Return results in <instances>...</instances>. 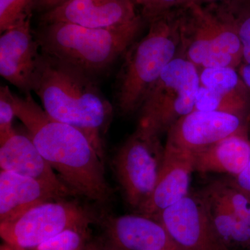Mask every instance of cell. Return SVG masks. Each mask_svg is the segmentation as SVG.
<instances>
[{
	"label": "cell",
	"instance_id": "obj_1",
	"mask_svg": "<svg viewBox=\"0 0 250 250\" xmlns=\"http://www.w3.org/2000/svg\"><path fill=\"white\" fill-rule=\"evenodd\" d=\"M14 107L36 147L73 195L100 204L111 200L104 162L83 132L50 118L31 93L14 94Z\"/></svg>",
	"mask_w": 250,
	"mask_h": 250
},
{
	"label": "cell",
	"instance_id": "obj_2",
	"mask_svg": "<svg viewBox=\"0 0 250 250\" xmlns=\"http://www.w3.org/2000/svg\"><path fill=\"white\" fill-rule=\"evenodd\" d=\"M32 92L50 118L83 132L104 162V140L113 108L96 79L41 52Z\"/></svg>",
	"mask_w": 250,
	"mask_h": 250
},
{
	"label": "cell",
	"instance_id": "obj_3",
	"mask_svg": "<svg viewBox=\"0 0 250 250\" xmlns=\"http://www.w3.org/2000/svg\"><path fill=\"white\" fill-rule=\"evenodd\" d=\"M143 18L116 29H92L65 22L40 24L34 36L41 52L97 79L110 70L139 38Z\"/></svg>",
	"mask_w": 250,
	"mask_h": 250
},
{
	"label": "cell",
	"instance_id": "obj_4",
	"mask_svg": "<svg viewBox=\"0 0 250 250\" xmlns=\"http://www.w3.org/2000/svg\"><path fill=\"white\" fill-rule=\"evenodd\" d=\"M182 8L149 23V30L123 55L117 76L116 107L123 116L139 112L148 93L166 66L178 54Z\"/></svg>",
	"mask_w": 250,
	"mask_h": 250
},
{
	"label": "cell",
	"instance_id": "obj_5",
	"mask_svg": "<svg viewBox=\"0 0 250 250\" xmlns=\"http://www.w3.org/2000/svg\"><path fill=\"white\" fill-rule=\"evenodd\" d=\"M177 56L198 68L232 67L243 62V48L232 18L221 3L182 8Z\"/></svg>",
	"mask_w": 250,
	"mask_h": 250
},
{
	"label": "cell",
	"instance_id": "obj_6",
	"mask_svg": "<svg viewBox=\"0 0 250 250\" xmlns=\"http://www.w3.org/2000/svg\"><path fill=\"white\" fill-rule=\"evenodd\" d=\"M200 71L177 56L166 66L140 108L137 128L155 136L167 133L182 117L195 109Z\"/></svg>",
	"mask_w": 250,
	"mask_h": 250
},
{
	"label": "cell",
	"instance_id": "obj_7",
	"mask_svg": "<svg viewBox=\"0 0 250 250\" xmlns=\"http://www.w3.org/2000/svg\"><path fill=\"white\" fill-rule=\"evenodd\" d=\"M164 156L160 136L137 127L117 150L112 161L113 171L126 203L135 211L152 195Z\"/></svg>",
	"mask_w": 250,
	"mask_h": 250
},
{
	"label": "cell",
	"instance_id": "obj_8",
	"mask_svg": "<svg viewBox=\"0 0 250 250\" xmlns=\"http://www.w3.org/2000/svg\"><path fill=\"white\" fill-rule=\"evenodd\" d=\"M97 218L78 202L53 200L36 206L11 221L0 223V236L5 244L27 250L69 229L89 228Z\"/></svg>",
	"mask_w": 250,
	"mask_h": 250
},
{
	"label": "cell",
	"instance_id": "obj_9",
	"mask_svg": "<svg viewBox=\"0 0 250 250\" xmlns=\"http://www.w3.org/2000/svg\"><path fill=\"white\" fill-rule=\"evenodd\" d=\"M182 250H231L208 216L200 193H189L156 216Z\"/></svg>",
	"mask_w": 250,
	"mask_h": 250
},
{
	"label": "cell",
	"instance_id": "obj_10",
	"mask_svg": "<svg viewBox=\"0 0 250 250\" xmlns=\"http://www.w3.org/2000/svg\"><path fill=\"white\" fill-rule=\"evenodd\" d=\"M106 250H182L158 220L139 213L98 215Z\"/></svg>",
	"mask_w": 250,
	"mask_h": 250
},
{
	"label": "cell",
	"instance_id": "obj_11",
	"mask_svg": "<svg viewBox=\"0 0 250 250\" xmlns=\"http://www.w3.org/2000/svg\"><path fill=\"white\" fill-rule=\"evenodd\" d=\"M135 4L134 0H69L41 14L40 24L65 22L92 29H116L143 18Z\"/></svg>",
	"mask_w": 250,
	"mask_h": 250
},
{
	"label": "cell",
	"instance_id": "obj_12",
	"mask_svg": "<svg viewBox=\"0 0 250 250\" xmlns=\"http://www.w3.org/2000/svg\"><path fill=\"white\" fill-rule=\"evenodd\" d=\"M250 125V121L230 113L193 111L171 126L167 132L166 144L195 152Z\"/></svg>",
	"mask_w": 250,
	"mask_h": 250
},
{
	"label": "cell",
	"instance_id": "obj_13",
	"mask_svg": "<svg viewBox=\"0 0 250 250\" xmlns=\"http://www.w3.org/2000/svg\"><path fill=\"white\" fill-rule=\"evenodd\" d=\"M40 55L31 19L1 33L0 75L24 95L32 92Z\"/></svg>",
	"mask_w": 250,
	"mask_h": 250
},
{
	"label": "cell",
	"instance_id": "obj_14",
	"mask_svg": "<svg viewBox=\"0 0 250 250\" xmlns=\"http://www.w3.org/2000/svg\"><path fill=\"white\" fill-rule=\"evenodd\" d=\"M194 154L166 144L164 160L155 188L136 213L155 218L164 210L190 193Z\"/></svg>",
	"mask_w": 250,
	"mask_h": 250
},
{
	"label": "cell",
	"instance_id": "obj_15",
	"mask_svg": "<svg viewBox=\"0 0 250 250\" xmlns=\"http://www.w3.org/2000/svg\"><path fill=\"white\" fill-rule=\"evenodd\" d=\"M72 195L45 182L1 170L0 223L11 221L36 206Z\"/></svg>",
	"mask_w": 250,
	"mask_h": 250
},
{
	"label": "cell",
	"instance_id": "obj_16",
	"mask_svg": "<svg viewBox=\"0 0 250 250\" xmlns=\"http://www.w3.org/2000/svg\"><path fill=\"white\" fill-rule=\"evenodd\" d=\"M0 167L1 170L45 182L73 195L39 152L29 134H20L15 130L0 143Z\"/></svg>",
	"mask_w": 250,
	"mask_h": 250
},
{
	"label": "cell",
	"instance_id": "obj_17",
	"mask_svg": "<svg viewBox=\"0 0 250 250\" xmlns=\"http://www.w3.org/2000/svg\"><path fill=\"white\" fill-rule=\"evenodd\" d=\"M250 126L194 154L195 172L219 173L236 177L250 158Z\"/></svg>",
	"mask_w": 250,
	"mask_h": 250
},
{
	"label": "cell",
	"instance_id": "obj_18",
	"mask_svg": "<svg viewBox=\"0 0 250 250\" xmlns=\"http://www.w3.org/2000/svg\"><path fill=\"white\" fill-rule=\"evenodd\" d=\"M219 236L230 250L250 248V226L237 216L207 185L199 191Z\"/></svg>",
	"mask_w": 250,
	"mask_h": 250
},
{
	"label": "cell",
	"instance_id": "obj_19",
	"mask_svg": "<svg viewBox=\"0 0 250 250\" xmlns=\"http://www.w3.org/2000/svg\"><path fill=\"white\" fill-rule=\"evenodd\" d=\"M194 111L223 112L250 122V92L226 93L200 85Z\"/></svg>",
	"mask_w": 250,
	"mask_h": 250
},
{
	"label": "cell",
	"instance_id": "obj_20",
	"mask_svg": "<svg viewBox=\"0 0 250 250\" xmlns=\"http://www.w3.org/2000/svg\"><path fill=\"white\" fill-rule=\"evenodd\" d=\"M200 85L226 93L250 92L243 83L238 68L232 67H207L200 71Z\"/></svg>",
	"mask_w": 250,
	"mask_h": 250
},
{
	"label": "cell",
	"instance_id": "obj_21",
	"mask_svg": "<svg viewBox=\"0 0 250 250\" xmlns=\"http://www.w3.org/2000/svg\"><path fill=\"white\" fill-rule=\"evenodd\" d=\"M232 18L243 48V62H250V0H225L221 2Z\"/></svg>",
	"mask_w": 250,
	"mask_h": 250
},
{
	"label": "cell",
	"instance_id": "obj_22",
	"mask_svg": "<svg viewBox=\"0 0 250 250\" xmlns=\"http://www.w3.org/2000/svg\"><path fill=\"white\" fill-rule=\"evenodd\" d=\"M208 185L237 216L250 226L249 197L231 185L227 178L213 181Z\"/></svg>",
	"mask_w": 250,
	"mask_h": 250
},
{
	"label": "cell",
	"instance_id": "obj_23",
	"mask_svg": "<svg viewBox=\"0 0 250 250\" xmlns=\"http://www.w3.org/2000/svg\"><path fill=\"white\" fill-rule=\"evenodd\" d=\"M89 228L69 229L27 250H86Z\"/></svg>",
	"mask_w": 250,
	"mask_h": 250
},
{
	"label": "cell",
	"instance_id": "obj_24",
	"mask_svg": "<svg viewBox=\"0 0 250 250\" xmlns=\"http://www.w3.org/2000/svg\"><path fill=\"white\" fill-rule=\"evenodd\" d=\"M35 0H0V32L31 19Z\"/></svg>",
	"mask_w": 250,
	"mask_h": 250
},
{
	"label": "cell",
	"instance_id": "obj_25",
	"mask_svg": "<svg viewBox=\"0 0 250 250\" xmlns=\"http://www.w3.org/2000/svg\"><path fill=\"white\" fill-rule=\"evenodd\" d=\"M16 117L14 107V94L7 85L0 87V143L9 138L15 129L13 121Z\"/></svg>",
	"mask_w": 250,
	"mask_h": 250
},
{
	"label": "cell",
	"instance_id": "obj_26",
	"mask_svg": "<svg viewBox=\"0 0 250 250\" xmlns=\"http://www.w3.org/2000/svg\"><path fill=\"white\" fill-rule=\"evenodd\" d=\"M141 8L145 22H152L166 13L181 8L182 0H134Z\"/></svg>",
	"mask_w": 250,
	"mask_h": 250
},
{
	"label": "cell",
	"instance_id": "obj_27",
	"mask_svg": "<svg viewBox=\"0 0 250 250\" xmlns=\"http://www.w3.org/2000/svg\"><path fill=\"white\" fill-rule=\"evenodd\" d=\"M228 180L231 185L241 190L250 198V158L248 164L241 173L236 177H229Z\"/></svg>",
	"mask_w": 250,
	"mask_h": 250
},
{
	"label": "cell",
	"instance_id": "obj_28",
	"mask_svg": "<svg viewBox=\"0 0 250 250\" xmlns=\"http://www.w3.org/2000/svg\"><path fill=\"white\" fill-rule=\"evenodd\" d=\"M67 1L69 0H35L34 12L43 14L63 4Z\"/></svg>",
	"mask_w": 250,
	"mask_h": 250
},
{
	"label": "cell",
	"instance_id": "obj_29",
	"mask_svg": "<svg viewBox=\"0 0 250 250\" xmlns=\"http://www.w3.org/2000/svg\"><path fill=\"white\" fill-rule=\"evenodd\" d=\"M238 72L243 83L250 92V62H242L238 67Z\"/></svg>",
	"mask_w": 250,
	"mask_h": 250
},
{
	"label": "cell",
	"instance_id": "obj_30",
	"mask_svg": "<svg viewBox=\"0 0 250 250\" xmlns=\"http://www.w3.org/2000/svg\"><path fill=\"white\" fill-rule=\"evenodd\" d=\"M225 0H182L181 8L186 7L191 4L208 5L218 4L223 2Z\"/></svg>",
	"mask_w": 250,
	"mask_h": 250
},
{
	"label": "cell",
	"instance_id": "obj_31",
	"mask_svg": "<svg viewBox=\"0 0 250 250\" xmlns=\"http://www.w3.org/2000/svg\"><path fill=\"white\" fill-rule=\"evenodd\" d=\"M86 250H106L103 246L99 238L96 239H90L87 245Z\"/></svg>",
	"mask_w": 250,
	"mask_h": 250
},
{
	"label": "cell",
	"instance_id": "obj_32",
	"mask_svg": "<svg viewBox=\"0 0 250 250\" xmlns=\"http://www.w3.org/2000/svg\"><path fill=\"white\" fill-rule=\"evenodd\" d=\"M1 250H19V249H16V248H12V247L8 246V245L5 244L4 246H2L1 247Z\"/></svg>",
	"mask_w": 250,
	"mask_h": 250
},
{
	"label": "cell",
	"instance_id": "obj_33",
	"mask_svg": "<svg viewBox=\"0 0 250 250\" xmlns=\"http://www.w3.org/2000/svg\"></svg>",
	"mask_w": 250,
	"mask_h": 250
}]
</instances>
